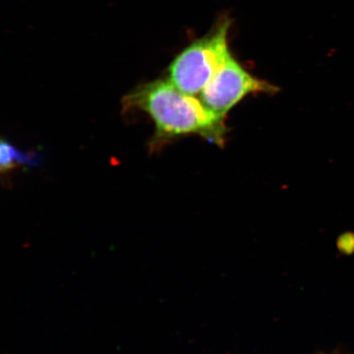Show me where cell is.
Returning <instances> with one entry per match:
<instances>
[{
    "label": "cell",
    "instance_id": "1",
    "mask_svg": "<svg viewBox=\"0 0 354 354\" xmlns=\"http://www.w3.org/2000/svg\"><path fill=\"white\" fill-rule=\"evenodd\" d=\"M124 106L142 110L152 118L156 140L194 134L211 143H224V118L212 112L201 100L180 91L169 80H158L136 88L124 100Z\"/></svg>",
    "mask_w": 354,
    "mask_h": 354
},
{
    "label": "cell",
    "instance_id": "2",
    "mask_svg": "<svg viewBox=\"0 0 354 354\" xmlns=\"http://www.w3.org/2000/svg\"><path fill=\"white\" fill-rule=\"evenodd\" d=\"M229 24L225 22L215 32L198 39L171 62L169 81L190 95L201 94L214 75L232 56L228 47Z\"/></svg>",
    "mask_w": 354,
    "mask_h": 354
},
{
    "label": "cell",
    "instance_id": "3",
    "mask_svg": "<svg viewBox=\"0 0 354 354\" xmlns=\"http://www.w3.org/2000/svg\"><path fill=\"white\" fill-rule=\"evenodd\" d=\"M277 88L252 76L230 57L201 93L207 108L221 118L247 95L254 93H275Z\"/></svg>",
    "mask_w": 354,
    "mask_h": 354
},
{
    "label": "cell",
    "instance_id": "4",
    "mask_svg": "<svg viewBox=\"0 0 354 354\" xmlns=\"http://www.w3.org/2000/svg\"><path fill=\"white\" fill-rule=\"evenodd\" d=\"M1 158L0 167L2 171H7L19 166H34L39 162L38 155L34 153L20 151L8 141H1Z\"/></svg>",
    "mask_w": 354,
    "mask_h": 354
},
{
    "label": "cell",
    "instance_id": "5",
    "mask_svg": "<svg viewBox=\"0 0 354 354\" xmlns=\"http://www.w3.org/2000/svg\"><path fill=\"white\" fill-rule=\"evenodd\" d=\"M318 354H340V353H318Z\"/></svg>",
    "mask_w": 354,
    "mask_h": 354
}]
</instances>
